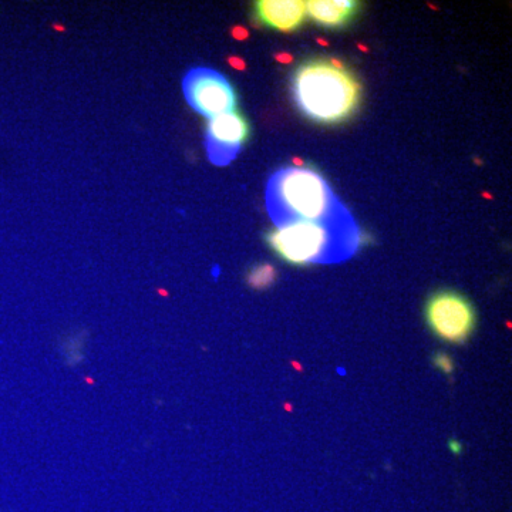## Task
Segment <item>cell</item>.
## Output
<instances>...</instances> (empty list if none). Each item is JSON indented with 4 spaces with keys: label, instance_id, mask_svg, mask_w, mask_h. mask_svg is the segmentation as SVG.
<instances>
[{
    "label": "cell",
    "instance_id": "8fae6325",
    "mask_svg": "<svg viewBox=\"0 0 512 512\" xmlns=\"http://www.w3.org/2000/svg\"><path fill=\"white\" fill-rule=\"evenodd\" d=\"M232 39L237 40V42H247L251 33L249 30L245 28V26L237 25L231 29Z\"/></svg>",
    "mask_w": 512,
    "mask_h": 512
},
{
    "label": "cell",
    "instance_id": "277c9868",
    "mask_svg": "<svg viewBox=\"0 0 512 512\" xmlns=\"http://www.w3.org/2000/svg\"><path fill=\"white\" fill-rule=\"evenodd\" d=\"M426 320L431 332L443 342H466L477 325L474 306L466 296L454 291L434 293L426 305Z\"/></svg>",
    "mask_w": 512,
    "mask_h": 512
},
{
    "label": "cell",
    "instance_id": "5bb4252c",
    "mask_svg": "<svg viewBox=\"0 0 512 512\" xmlns=\"http://www.w3.org/2000/svg\"><path fill=\"white\" fill-rule=\"evenodd\" d=\"M450 450L453 451V453H460L461 451V444L457 443V441L451 440L450 441Z\"/></svg>",
    "mask_w": 512,
    "mask_h": 512
},
{
    "label": "cell",
    "instance_id": "e0dca14e",
    "mask_svg": "<svg viewBox=\"0 0 512 512\" xmlns=\"http://www.w3.org/2000/svg\"><path fill=\"white\" fill-rule=\"evenodd\" d=\"M357 47H359L360 50H363V53H369L370 52L369 47H366L365 45H362V43H357Z\"/></svg>",
    "mask_w": 512,
    "mask_h": 512
},
{
    "label": "cell",
    "instance_id": "ba28073f",
    "mask_svg": "<svg viewBox=\"0 0 512 512\" xmlns=\"http://www.w3.org/2000/svg\"><path fill=\"white\" fill-rule=\"evenodd\" d=\"M359 3L355 0H311L306 2V15L325 28L348 25L355 18Z\"/></svg>",
    "mask_w": 512,
    "mask_h": 512
},
{
    "label": "cell",
    "instance_id": "30bf717a",
    "mask_svg": "<svg viewBox=\"0 0 512 512\" xmlns=\"http://www.w3.org/2000/svg\"><path fill=\"white\" fill-rule=\"evenodd\" d=\"M434 365H436L440 372L446 373V375H451V373L454 372L453 359L446 355V353L436 355V357H434Z\"/></svg>",
    "mask_w": 512,
    "mask_h": 512
},
{
    "label": "cell",
    "instance_id": "9a60e30c",
    "mask_svg": "<svg viewBox=\"0 0 512 512\" xmlns=\"http://www.w3.org/2000/svg\"><path fill=\"white\" fill-rule=\"evenodd\" d=\"M52 28L55 32H66V28H64L62 23H53Z\"/></svg>",
    "mask_w": 512,
    "mask_h": 512
},
{
    "label": "cell",
    "instance_id": "7a4b0ae2",
    "mask_svg": "<svg viewBox=\"0 0 512 512\" xmlns=\"http://www.w3.org/2000/svg\"><path fill=\"white\" fill-rule=\"evenodd\" d=\"M269 207L279 222L308 220L330 222L336 218V202L328 183L311 168H286L274 175L268 190Z\"/></svg>",
    "mask_w": 512,
    "mask_h": 512
},
{
    "label": "cell",
    "instance_id": "52a82bcc",
    "mask_svg": "<svg viewBox=\"0 0 512 512\" xmlns=\"http://www.w3.org/2000/svg\"><path fill=\"white\" fill-rule=\"evenodd\" d=\"M255 18L266 28L282 33L295 32L306 19V2L301 0H258Z\"/></svg>",
    "mask_w": 512,
    "mask_h": 512
},
{
    "label": "cell",
    "instance_id": "7c38bea8",
    "mask_svg": "<svg viewBox=\"0 0 512 512\" xmlns=\"http://www.w3.org/2000/svg\"><path fill=\"white\" fill-rule=\"evenodd\" d=\"M228 64L232 69L238 70V72H244V70H247V62L239 56H229Z\"/></svg>",
    "mask_w": 512,
    "mask_h": 512
},
{
    "label": "cell",
    "instance_id": "5b68a950",
    "mask_svg": "<svg viewBox=\"0 0 512 512\" xmlns=\"http://www.w3.org/2000/svg\"><path fill=\"white\" fill-rule=\"evenodd\" d=\"M184 94L192 109L207 119L237 110L234 86L215 70L195 69L188 73L184 79Z\"/></svg>",
    "mask_w": 512,
    "mask_h": 512
},
{
    "label": "cell",
    "instance_id": "9c48e42d",
    "mask_svg": "<svg viewBox=\"0 0 512 512\" xmlns=\"http://www.w3.org/2000/svg\"><path fill=\"white\" fill-rule=\"evenodd\" d=\"M276 278H278V272L274 265L259 264L248 272L247 282L255 291H262V289L274 285Z\"/></svg>",
    "mask_w": 512,
    "mask_h": 512
},
{
    "label": "cell",
    "instance_id": "6da1fadb",
    "mask_svg": "<svg viewBox=\"0 0 512 512\" xmlns=\"http://www.w3.org/2000/svg\"><path fill=\"white\" fill-rule=\"evenodd\" d=\"M292 93L309 120L335 126L356 113L362 100V83L348 67L338 69L330 59H313L296 69Z\"/></svg>",
    "mask_w": 512,
    "mask_h": 512
},
{
    "label": "cell",
    "instance_id": "2e32d148",
    "mask_svg": "<svg viewBox=\"0 0 512 512\" xmlns=\"http://www.w3.org/2000/svg\"><path fill=\"white\" fill-rule=\"evenodd\" d=\"M318 43H319L320 46H323V47H328L329 46L328 40L322 39V37H319Z\"/></svg>",
    "mask_w": 512,
    "mask_h": 512
},
{
    "label": "cell",
    "instance_id": "3957f363",
    "mask_svg": "<svg viewBox=\"0 0 512 512\" xmlns=\"http://www.w3.org/2000/svg\"><path fill=\"white\" fill-rule=\"evenodd\" d=\"M335 232L328 222L288 220L271 229L266 241L272 251L288 264L306 266L335 256Z\"/></svg>",
    "mask_w": 512,
    "mask_h": 512
},
{
    "label": "cell",
    "instance_id": "4fadbf2b",
    "mask_svg": "<svg viewBox=\"0 0 512 512\" xmlns=\"http://www.w3.org/2000/svg\"><path fill=\"white\" fill-rule=\"evenodd\" d=\"M275 60L281 64H291L293 63V56L288 52L276 53Z\"/></svg>",
    "mask_w": 512,
    "mask_h": 512
},
{
    "label": "cell",
    "instance_id": "8992f818",
    "mask_svg": "<svg viewBox=\"0 0 512 512\" xmlns=\"http://www.w3.org/2000/svg\"><path fill=\"white\" fill-rule=\"evenodd\" d=\"M251 136V126L239 111H229L208 119L207 150L212 163H231Z\"/></svg>",
    "mask_w": 512,
    "mask_h": 512
}]
</instances>
